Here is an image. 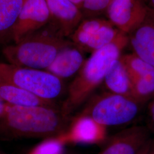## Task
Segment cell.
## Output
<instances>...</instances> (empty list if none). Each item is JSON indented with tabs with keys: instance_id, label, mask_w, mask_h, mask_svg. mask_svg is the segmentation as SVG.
Here are the masks:
<instances>
[{
	"instance_id": "9",
	"label": "cell",
	"mask_w": 154,
	"mask_h": 154,
	"mask_svg": "<svg viewBox=\"0 0 154 154\" xmlns=\"http://www.w3.org/2000/svg\"><path fill=\"white\" fill-rule=\"evenodd\" d=\"M49 11L46 0H23L12 33V41L17 42L49 23Z\"/></svg>"
},
{
	"instance_id": "11",
	"label": "cell",
	"mask_w": 154,
	"mask_h": 154,
	"mask_svg": "<svg viewBox=\"0 0 154 154\" xmlns=\"http://www.w3.org/2000/svg\"><path fill=\"white\" fill-rule=\"evenodd\" d=\"M134 54L154 67V13L147 9L142 19L127 34Z\"/></svg>"
},
{
	"instance_id": "8",
	"label": "cell",
	"mask_w": 154,
	"mask_h": 154,
	"mask_svg": "<svg viewBox=\"0 0 154 154\" xmlns=\"http://www.w3.org/2000/svg\"><path fill=\"white\" fill-rule=\"evenodd\" d=\"M131 79L132 97L146 105L154 98V67L133 53L121 57Z\"/></svg>"
},
{
	"instance_id": "1",
	"label": "cell",
	"mask_w": 154,
	"mask_h": 154,
	"mask_svg": "<svg viewBox=\"0 0 154 154\" xmlns=\"http://www.w3.org/2000/svg\"><path fill=\"white\" fill-rule=\"evenodd\" d=\"M72 118L58 107L6 103L5 112L0 118V139L57 137L67 130Z\"/></svg>"
},
{
	"instance_id": "20",
	"label": "cell",
	"mask_w": 154,
	"mask_h": 154,
	"mask_svg": "<svg viewBox=\"0 0 154 154\" xmlns=\"http://www.w3.org/2000/svg\"><path fill=\"white\" fill-rule=\"evenodd\" d=\"M147 108V125L149 131L154 134V98L148 103Z\"/></svg>"
},
{
	"instance_id": "15",
	"label": "cell",
	"mask_w": 154,
	"mask_h": 154,
	"mask_svg": "<svg viewBox=\"0 0 154 154\" xmlns=\"http://www.w3.org/2000/svg\"><path fill=\"white\" fill-rule=\"evenodd\" d=\"M0 98L6 103L20 106L57 107L55 102L41 99L0 78Z\"/></svg>"
},
{
	"instance_id": "26",
	"label": "cell",
	"mask_w": 154,
	"mask_h": 154,
	"mask_svg": "<svg viewBox=\"0 0 154 154\" xmlns=\"http://www.w3.org/2000/svg\"><path fill=\"white\" fill-rule=\"evenodd\" d=\"M0 154H2V153H1V152H0Z\"/></svg>"
},
{
	"instance_id": "23",
	"label": "cell",
	"mask_w": 154,
	"mask_h": 154,
	"mask_svg": "<svg viewBox=\"0 0 154 154\" xmlns=\"http://www.w3.org/2000/svg\"><path fill=\"white\" fill-rule=\"evenodd\" d=\"M6 103L0 98V118L3 116L5 111Z\"/></svg>"
},
{
	"instance_id": "18",
	"label": "cell",
	"mask_w": 154,
	"mask_h": 154,
	"mask_svg": "<svg viewBox=\"0 0 154 154\" xmlns=\"http://www.w3.org/2000/svg\"><path fill=\"white\" fill-rule=\"evenodd\" d=\"M112 0H85L81 10L83 19L98 17L105 13Z\"/></svg>"
},
{
	"instance_id": "25",
	"label": "cell",
	"mask_w": 154,
	"mask_h": 154,
	"mask_svg": "<svg viewBox=\"0 0 154 154\" xmlns=\"http://www.w3.org/2000/svg\"><path fill=\"white\" fill-rule=\"evenodd\" d=\"M64 154V153H63V152H62V153H61V154Z\"/></svg>"
},
{
	"instance_id": "21",
	"label": "cell",
	"mask_w": 154,
	"mask_h": 154,
	"mask_svg": "<svg viewBox=\"0 0 154 154\" xmlns=\"http://www.w3.org/2000/svg\"><path fill=\"white\" fill-rule=\"evenodd\" d=\"M142 154H154V138H152Z\"/></svg>"
},
{
	"instance_id": "4",
	"label": "cell",
	"mask_w": 154,
	"mask_h": 154,
	"mask_svg": "<svg viewBox=\"0 0 154 154\" xmlns=\"http://www.w3.org/2000/svg\"><path fill=\"white\" fill-rule=\"evenodd\" d=\"M145 105L131 97L105 91L90 97L79 114L106 128L123 126L135 121Z\"/></svg>"
},
{
	"instance_id": "14",
	"label": "cell",
	"mask_w": 154,
	"mask_h": 154,
	"mask_svg": "<svg viewBox=\"0 0 154 154\" xmlns=\"http://www.w3.org/2000/svg\"><path fill=\"white\" fill-rule=\"evenodd\" d=\"M85 53L72 43L61 50L46 71L63 81L75 77L86 61Z\"/></svg>"
},
{
	"instance_id": "24",
	"label": "cell",
	"mask_w": 154,
	"mask_h": 154,
	"mask_svg": "<svg viewBox=\"0 0 154 154\" xmlns=\"http://www.w3.org/2000/svg\"><path fill=\"white\" fill-rule=\"evenodd\" d=\"M72 3L75 4V5L77 6L79 8H81L83 4L85 1V0H69Z\"/></svg>"
},
{
	"instance_id": "3",
	"label": "cell",
	"mask_w": 154,
	"mask_h": 154,
	"mask_svg": "<svg viewBox=\"0 0 154 154\" xmlns=\"http://www.w3.org/2000/svg\"><path fill=\"white\" fill-rule=\"evenodd\" d=\"M72 44L48 24L20 41L6 45L2 53L9 63L14 66L46 70L61 50Z\"/></svg>"
},
{
	"instance_id": "16",
	"label": "cell",
	"mask_w": 154,
	"mask_h": 154,
	"mask_svg": "<svg viewBox=\"0 0 154 154\" xmlns=\"http://www.w3.org/2000/svg\"><path fill=\"white\" fill-rule=\"evenodd\" d=\"M103 83L107 92L132 97V81L121 57L111 67Z\"/></svg>"
},
{
	"instance_id": "17",
	"label": "cell",
	"mask_w": 154,
	"mask_h": 154,
	"mask_svg": "<svg viewBox=\"0 0 154 154\" xmlns=\"http://www.w3.org/2000/svg\"><path fill=\"white\" fill-rule=\"evenodd\" d=\"M23 0H0V44L12 40V33Z\"/></svg>"
},
{
	"instance_id": "5",
	"label": "cell",
	"mask_w": 154,
	"mask_h": 154,
	"mask_svg": "<svg viewBox=\"0 0 154 154\" xmlns=\"http://www.w3.org/2000/svg\"><path fill=\"white\" fill-rule=\"evenodd\" d=\"M0 78L38 98L55 103L66 91L63 80L43 70L0 63Z\"/></svg>"
},
{
	"instance_id": "12",
	"label": "cell",
	"mask_w": 154,
	"mask_h": 154,
	"mask_svg": "<svg viewBox=\"0 0 154 154\" xmlns=\"http://www.w3.org/2000/svg\"><path fill=\"white\" fill-rule=\"evenodd\" d=\"M146 11L141 0H112L105 14L114 27L127 34L142 19Z\"/></svg>"
},
{
	"instance_id": "13",
	"label": "cell",
	"mask_w": 154,
	"mask_h": 154,
	"mask_svg": "<svg viewBox=\"0 0 154 154\" xmlns=\"http://www.w3.org/2000/svg\"><path fill=\"white\" fill-rule=\"evenodd\" d=\"M49 11V24L64 37L74 32L83 19L80 8L69 0H46Z\"/></svg>"
},
{
	"instance_id": "19",
	"label": "cell",
	"mask_w": 154,
	"mask_h": 154,
	"mask_svg": "<svg viewBox=\"0 0 154 154\" xmlns=\"http://www.w3.org/2000/svg\"><path fill=\"white\" fill-rule=\"evenodd\" d=\"M65 144L58 137L45 139L28 154H59L63 152Z\"/></svg>"
},
{
	"instance_id": "2",
	"label": "cell",
	"mask_w": 154,
	"mask_h": 154,
	"mask_svg": "<svg viewBox=\"0 0 154 154\" xmlns=\"http://www.w3.org/2000/svg\"><path fill=\"white\" fill-rule=\"evenodd\" d=\"M128 45L126 34L114 42L97 50L86 60L82 68L67 89L61 110L67 116L88 101L94 91L103 83L111 67L122 55Z\"/></svg>"
},
{
	"instance_id": "6",
	"label": "cell",
	"mask_w": 154,
	"mask_h": 154,
	"mask_svg": "<svg viewBox=\"0 0 154 154\" xmlns=\"http://www.w3.org/2000/svg\"><path fill=\"white\" fill-rule=\"evenodd\" d=\"M126 34L107 20L93 17L83 19L70 38L72 43L83 51L92 53Z\"/></svg>"
},
{
	"instance_id": "7",
	"label": "cell",
	"mask_w": 154,
	"mask_h": 154,
	"mask_svg": "<svg viewBox=\"0 0 154 154\" xmlns=\"http://www.w3.org/2000/svg\"><path fill=\"white\" fill-rule=\"evenodd\" d=\"M151 135L146 126L129 127L107 138L99 154H142Z\"/></svg>"
},
{
	"instance_id": "10",
	"label": "cell",
	"mask_w": 154,
	"mask_h": 154,
	"mask_svg": "<svg viewBox=\"0 0 154 154\" xmlns=\"http://www.w3.org/2000/svg\"><path fill=\"white\" fill-rule=\"evenodd\" d=\"M58 137L65 144H102L107 138V128L88 116L79 114L72 118L66 132Z\"/></svg>"
},
{
	"instance_id": "22",
	"label": "cell",
	"mask_w": 154,
	"mask_h": 154,
	"mask_svg": "<svg viewBox=\"0 0 154 154\" xmlns=\"http://www.w3.org/2000/svg\"><path fill=\"white\" fill-rule=\"evenodd\" d=\"M146 8L154 13V0H141Z\"/></svg>"
}]
</instances>
